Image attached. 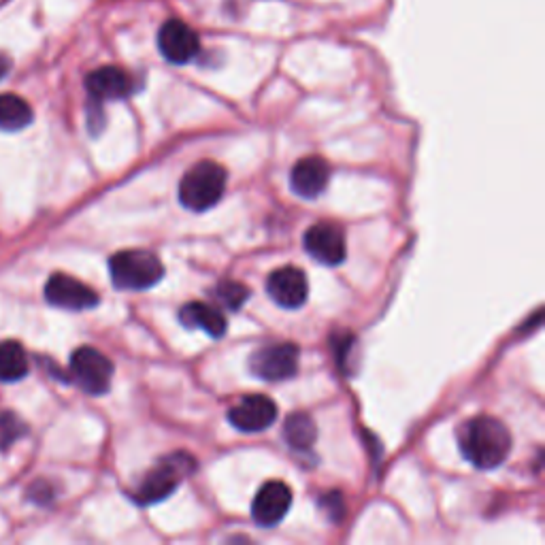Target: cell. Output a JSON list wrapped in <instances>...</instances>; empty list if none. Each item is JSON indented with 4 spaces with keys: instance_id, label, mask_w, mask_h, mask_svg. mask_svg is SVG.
<instances>
[{
    "instance_id": "16",
    "label": "cell",
    "mask_w": 545,
    "mask_h": 545,
    "mask_svg": "<svg viewBox=\"0 0 545 545\" xmlns=\"http://www.w3.org/2000/svg\"><path fill=\"white\" fill-rule=\"evenodd\" d=\"M35 120L30 103L18 94H0V130L18 132Z\"/></svg>"
},
{
    "instance_id": "19",
    "label": "cell",
    "mask_w": 545,
    "mask_h": 545,
    "mask_svg": "<svg viewBox=\"0 0 545 545\" xmlns=\"http://www.w3.org/2000/svg\"><path fill=\"white\" fill-rule=\"evenodd\" d=\"M24 420L13 414V411H0V452L9 450L15 441H20L26 435Z\"/></svg>"
},
{
    "instance_id": "10",
    "label": "cell",
    "mask_w": 545,
    "mask_h": 545,
    "mask_svg": "<svg viewBox=\"0 0 545 545\" xmlns=\"http://www.w3.org/2000/svg\"><path fill=\"white\" fill-rule=\"evenodd\" d=\"M228 420L241 433H262L277 420V405L264 394H250L230 407Z\"/></svg>"
},
{
    "instance_id": "7",
    "label": "cell",
    "mask_w": 545,
    "mask_h": 545,
    "mask_svg": "<svg viewBox=\"0 0 545 545\" xmlns=\"http://www.w3.org/2000/svg\"><path fill=\"white\" fill-rule=\"evenodd\" d=\"M303 245L313 260L326 264V267H337L345 260V254H348L343 230L330 222L313 224L303 237Z\"/></svg>"
},
{
    "instance_id": "4",
    "label": "cell",
    "mask_w": 545,
    "mask_h": 545,
    "mask_svg": "<svg viewBox=\"0 0 545 545\" xmlns=\"http://www.w3.org/2000/svg\"><path fill=\"white\" fill-rule=\"evenodd\" d=\"M111 282L118 290L141 292L154 288L164 277V267L156 254L147 250H124L109 260Z\"/></svg>"
},
{
    "instance_id": "8",
    "label": "cell",
    "mask_w": 545,
    "mask_h": 545,
    "mask_svg": "<svg viewBox=\"0 0 545 545\" xmlns=\"http://www.w3.org/2000/svg\"><path fill=\"white\" fill-rule=\"evenodd\" d=\"M45 299L49 305H54L58 309H69V311L94 309L98 301H101L90 286L81 284L79 279L64 273H56L47 279Z\"/></svg>"
},
{
    "instance_id": "12",
    "label": "cell",
    "mask_w": 545,
    "mask_h": 545,
    "mask_svg": "<svg viewBox=\"0 0 545 545\" xmlns=\"http://www.w3.org/2000/svg\"><path fill=\"white\" fill-rule=\"evenodd\" d=\"M267 292L271 301L284 309H299L307 303L309 284L299 267H282L269 275Z\"/></svg>"
},
{
    "instance_id": "1",
    "label": "cell",
    "mask_w": 545,
    "mask_h": 545,
    "mask_svg": "<svg viewBox=\"0 0 545 545\" xmlns=\"http://www.w3.org/2000/svg\"><path fill=\"white\" fill-rule=\"evenodd\" d=\"M460 452L475 469L490 471L501 467L511 452V435L507 426L490 416H477L460 426Z\"/></svg>"
},
{
    "instance_id": "15",
    "label": "cell",
    "mask_w": 545,
    "mask_h": 545,
    "mask_svg": "<svg viewBox=\"0 0 545 545\" xmlns=\"http://www.w3.org/2000/svg\"><path fill=\"white\" fill-rule=\"evenodd\" d=\"M179 322L186 328H201L213 339L226 335V318L222 311L205 303H186L179 309Z\"/></svg>"
},
{
    "instance_id": "6",
    "label": "cell",
    "mask_w": 545,
    "mask_h": 545,
    "mask_svg": "<svg viewBox=\"0 0 545 545\" xmlns=\"http://www.w3.org/2000/svg\"><path fill=\"white\" fill-rule=\"evenodd\" d=\"M299 348L294 343H271L250 358V371L264 382H284L299 371Z\"/></svg>"
},
{
    "instance_id": "9",
    "label": "cell",
    "mask_w": 545,
    "mask_h": 545,
    "mask_svg": "<svg viewBox=\"0 0 545 545\" xmlns=\"http://www.w3.org/2000/svg\"><path fill=\"white\" fill-rule=\"evenodd\" d=\"M158 49L171 64H188L201 52V39L181 20H167L158 32Z\"/></svg>"
},
{
    "instance_id": "17",
    "label": "cell",
    "mask_w": 545,
    "mask_h": 545,
    "mask_svg": "<svg viewBox=\"0 0 545 545\" xmlns=\"http://www.w3.org/2000/svg\"><path fill=\"white\" fill-rule=\"evenodd\" d=\"M284 439L296 452H307L318 439V426L305 411H296L284 424Z\"/></svg>"
},
{
    "instance_id": "3",
    "label": "cell",
    "mask_w": 545,
    "mask_h": 545,
    "mask_svg": "<svg viewBox=\"0 0 545 545\" xmlns=\"http://www.w3.org/2000/svg\"><path fill=\"white\" fill-rule=\"evenodd\" d=\"M226 169L213 160H203L181 177L179 201L190 211H207L216 207L226 188Z\"/></svg>"
},
{
    "instance_id": "21",
    "label": "cell",
    "mask_w": 545,
    "mask_h": 545,
    "mask_svg": "<svg viewBox=\"0 0 545 545\" xmlns=\"http://www.w3.org/2000/svg\"><path fill=\"white\" fill-rule=\"evenodd\" d=\"M9 71H11V60L5 54H0V79H5Z\"/></svg>"
},
{
    "instance_id": "14",
    "label": "cell",
    "mask_w": 545,
    "mask_h": 545,
    "mask_svg": "<svg viewBox=\"0 0 545 545\" xmlns=\"http://www.w3.org/2000/svg\"><path fill=\"white\" fill-rule=\"evenodd\" d=\"M328 179V162L318 156H309L294 164L290 173V186L301 198H318L326 190Z\"/></svg>"
},
{
    "instance_id": "18",
    "label": "cell",
    "mask_w": 545,
    "mask_h": 545,
    "mask_svg": "<svg viewBox=\"0 0 545 545\" xmlns=\"http://www.w3.org/2000/svg\"><path fill=\"white\" fill-rule=\"evenodd\" d=\"M28 375V354L18 341H0V382L13 384Z\"/></svg>"
},
{
    "instance_id": "11",
    "label": "cell",
    "mask_w": 545,
    "mask_h": 545,
    "mask_svg": "<svg viewBox=\"0 0 545 545\" xmlns=\"http://www.w3.org/2000/svg\"><path fill=\"white\" fill-rule=\"evenodd\" d=\"M292 507V490L284 482H267L254 497L252 518L258 526L271 528L282 522Z\"/></svg>"
},
{
    "instance_id": "13",
    "label": "cell",
    "mask_w": 545,
    "mask_h": 545,
    "mask_svg": "<svg viewBox=\"0 0 545 545\" xmlns=\"http://www.w3.org/2000/svg\"><path fill=\"white\" fill-rule=\"evenodd\" d=\"M86 90L90 94V101L96 103L120 101V98L135 92V81L118 66H101V69L92 71L86 77Z\"/></svg>"
},
{
    "instance_id": "2",
    "label": "cell",
    "mask_w": 545,
    "mask_h": 545,
    "mask_svg": "<svg viewBox=\"0 0 545 545\" xmlns=\"http://www.w3.org/2000/svg\"><path fill=\"white\" fill-rule=\"evenodd\" d=\"M196 471L194 456L186 452H175L171 456H164L158 465L143 477V482L132 492V499L139 505H154L179 488V484Z\"/></svg>"
},
{
    "instance_id": "20",
    "label": "cell",
    "mask_w": 545,
    "mask_h": 545,
    "mask_svg": "<svg viewBox=\"0 0 545 545\" xmlns=\"http://www.w3.org/2000/svg\"><path fill=\"white\" fill-rule=\"evenodd\" d=\"M213 296L226 307V309H241L245 301L250 299V288L239 284V282H222L213 290Z\"/></svg>"
},
{
    "instance_id": "5",
    "label": "cell",
    "mask_w": 545,
    "mask_h": 545,
    "mask_svg": "<svg viewBox=\"0 0 545 545\" xmlns=\"http://www.w3.org/2000/svg\"><path fill=\"white\" fill-rule=\"evenodd\" d=\"M71 377L86 394L101 396L111 388L113 362L103 352L86 345L71 356Z\"/></svg>"
}]
</instances>
